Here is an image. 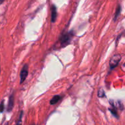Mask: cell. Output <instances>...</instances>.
I'll return each mask as SVG.
<instances>
[{"label":"cell","instance_id":"obj_10","mask_svg":"<svg viewBox=\"0 0 125 125\" xmlns=\"http://www.w3.org/2000/svg\"><path fill=\"white\" fill-rule=\"evenodd\" d=\"M4 108V101H2L1 103V104H0V112H3Z\"/></svg>","mask_w":125,"mask_h":125},{"label":"cell","instance_id":"obj_7","mask_svg":"<svg viewBox=\"0 0 125 125\" xmlns=\"http://www.w3.org/2000/svg\"><path fill=\"white\" fill-rule=\"evenodd\" d=\"M121 12V6H118V8L117 9V10L115 12V17H114V21H115L117 20V17H118V15H120Z\"/></svg>","mask_w":125,"mask_h":125},{"label":"cell","instance_id":"obj_6","mask_svg":"<svg viewBox=\"0 0 125 125\" xmlns=\"http://www.w3.org/2000/svg\"><path fill=\"white\" fill-rule=\"evenodd\" d=\"M61 99V96L59 95H55L52 97V98L51 99V101H50V104L54 105L55 104L57 103Z\"/></svg>","mask_w":125,"mask_h":125},{"label":"cell","instance_id":"obj_12","mask_svg":"<svg viewBox=\"0 0 125 125\" xmlns=\"http://www.w3.org/2000/svg\"><path fill=\"white\" fill-rule=\"evenodd\" d=\"M3 1H4V0H0V4L2 3V2H3Z\"/></svg>","mask_w":125,"mask_h":125},{"label":"cell","instance_id":"obj_3","mask_svg":"<svg viewBox=\"0 0 125 125\" xmlns=\"http://www.w3.org/2000/svg\"><path fill=\"white\" fill-rule=\"evenodd\" d=\"M28 75V65L25 64L22 68L20 72V84H22L26 79Z\"/></svg>","mask_w":125,"mask_h":125},{"label":"cell","instance_id":"obj_9","mask_svg":"<svg viewBox=\"0 0 125 125\" xmlns=\"http://www.w3.org/2000/svg\"><path fill=\"white\" fill-rule=\"evenodd\" d=\"M110 111H111V112L112 113V114L114 115V116H115V117H117V111H116L115 108H114V109H110Z\"/></svg>","mask_w":125,"mask_h":125},{"label":"cell","instance_id":"obj_4","mask_svg":"<svg viewBox=\"0 0 125 125\" xmlns=\"http://www.w3.org/2000/svg\"><path fill=\"white\" fill-rule=\"evenodd\" d=\"M57 18V8L55 5L51 6V22L55 23Z\"/></svg>","mask_w":125,"mask_h":125},{"label":"cell","instance_id":"obj_11","mask_svg":"<svg viewBox=\"0 0 125 125\" xmlns=\"http://www.w3.org/2000/svg\"><path fill=\"white\" fill-rule=\"evenodd\" d=\"M23 111H21V112L19 120H18V122H17V123H18V124H20V123H21V118H22V116H23Z\"/></svg>","mask_w":125,"mask_h":125},{"label":"cell","instance_id":"obj_1","mask_svg":"<svg viewBox=\"0 0 125 125\" xmlns=\"http://www.w3.org/2000/svg\"><path fill=\"white\" fill-rule=\"evenodd\" d=\"M73 37V32L72 31L62 34L59 38V42L61 47H64L70 43Z\"/></svg>","mask_w":125,"mask_h":125},{"label":"cell","instance_id":"obj_8","mask_svg":"<svg viewBox=\"0 0 125 125\" xmlns=\"http://www.w3.org/2000/svg\"><path fill=\"white\" fill-rule=\"evenodd\" d=\"M98 96L100 98H103L105 96V93L103 89H100L98 91Z\"/></svg>","mask_w":125,"mask_h":125},{"label":"cell","instance_id":"obj_5","mask_svg":"<svg viewBox=\"0 0 125 125\" xmlns=\"http://www.w3.org/2000/svg\"><path fill=\"white\" fill-rule=\"evenodd\" d=\"M13 105H14V95L12 94L10 96L9 99V103L8 106H7V112H10L13 109Z\"/></svg>","mask_w":125,"mask_h":125},{"label":"cell","instance_id":"obj_2","mask_svg":"<svg viewBox=\"0 0 125 125\" xmlns=\"http://www.w3.org/2000/svg\"><path fill=\"white\" fill-rule=\"evenodd\" d=\"M121 59H122V56H121L120 54L114 55V56L111 58L109 62L110 67H111V69H113V68H115V67L118 65V64L119 63V62L120 61Z\"/></svg>","mask_w":125,"mask_h":125}]
</instances>
